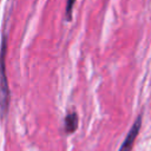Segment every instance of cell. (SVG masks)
<instances>
[{"label":"cell","mask_w":151,"mask_h":151,"mask_svg":"<svg viewBox=\"0 0 151 151\" xmlns=\"http://www.w3.org/2000/svg\"><path fill=\"white\" fill-rule=\"evenodd\" d=\"M6 52H7V38L4 34L0 45V114L5 117L9 105V86L6 76Z\"/></svg>","instance_id":"1"},{"label":"cell","mask_w":151,"mask_h":151,"mask_svg":"<svg viewBox=\"0 0 151 151\" xmlns=\"http://www.w3.org/2000/svg\"><path fill=\"white\" fill-rule=\"evenodd\" d=\"M140 126H142V116H138L137 119L134 120L133 125L131 126L129 133L126 134L119 151H131L132 147H133V144L137 139V136L139 133V130H140Z\"/></svg>","instance_id":"2"},{"label":"cell","mask_w":151,"mask_h":151,"mask_svg":"<svg viewBox=\"0 0 151 151\" xmlns=\"http://www.w3.org/2000/svg\"><path fill=\"white\" fill-rule=\"evenodd\" d=\"M78 127V114L76 112H70L65 117V132L72 133Z\"/></svg>","instance_id":"3"},{"label":"cell","mask_w":151,"mask_h":151,"mask_svg":"<svg viewBox=\"0 0 151 151\" xmlns=\"http://www.w3.org/2000/svg\"><path fill=\"white\" fill-rule=\"evenodd\" d=\"M76 4V0H66V7H65V17L66 20L70 21L72 19V12H73V6Z\"/></svg>","instance_id":"4"}]
</instances>
